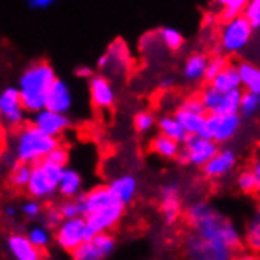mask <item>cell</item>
<instances>
[{
	"label": "cell",
	"mask_w": 260,
	"mask_h": 260,
	"mask_svg": "<svg viewBox=\"0 0 260 260\" xmlns=\"http://www.w3.org/2000/svg\"><path fill=\"white\" fill-rule=\"evenodd\" d=\"M185 218L192 227V232L201 235L215 246L231 252H235L241 248L243 237L237 225L211 204L205 201L191 204L185 210Z\"/></svg>",
	"instance_id": "obj_1"
},
{
	"label": "cell",
	"mask_w": 260,
	"mask_h": 260,
	"mask_svg": "<svg viewBox=\"0 0 260 260\" xmlns=\"http://www.w3.org/2000/svg\"><path fill=\"white\" fill-rule=\"evenodd\" d=\"M57 79V73L52 65L44 60L30 63L19 76L18 87L21 91V100L28 114L38 112L46 108V96Z\"/></svg>",
	"instance_id": "obj_2"
},
{
	"label": "cell",
	"mask_w": 260,
	"mask_h": 260,
	"mask_svg": "<svg viewBox=\"0 0 260 260\" xmlns=\"http://www.w3.org/2000/svg\"><path fill=\"white\" fill-rule=\"evenodd\" d=\"M58 145V137H52L32 123H27L18 129H13V136L10 139V153L14 161L34 166L48 158L49 153Z\"/></svg>",
	"instance_id": "obj_3"
},
{
	"label": "cell",
	"mask_w": 260,
	"mask_h": 260,
	"mask_svg": "<svg viewBox=\"0 0 260 260\" xmlns=\"http://www.w3.org/2000/svg\"><path fill=\"white\" fill-rule=\"evenodd\" d=\"M65 167L49 159H43L32 167V177L28 180L25 192L41 202H48L58 194V183Z\"/></svg>",
	"instance_id": "obj_4"
},
{
	"label": "cell",
	"mask_w": 260,
	"mask_h": 260,
	"mask_svg": "<svg viewBox=\"0 0 260 260\" xmlns=\"http://www.w3.org/2000/svg\"><path fill=\"white\" fill-rule=\"evenodd\" d=\"M252 24L244 14H240L234 19L222 22L218 44L225 55H238L248 48V44L252 40Z\"/></svg>",
	"instance_id": "obj_5"
},
{
	"label": "cell",
	"mask_w": 260,
	"mask_h": 260,
	"mask_svg": "<svg viewBox=\"0 0 260 260\" xmlns=\"http://www.w3.org/2000/svg\"><path fill=\"white\" fill-rule=\"evenodd\" d=\"M219 144L211 137H205L201 134H189L186 141L181 144V150L177 156V162L180 166H194L202 167L219 151Z\"/></svg>",
	"instance_id": "obj_6"
},
{
	"label": "cell",
	"mask_w": 260,
	"mask_h": 260,
	"mask_svg": "<svg viewBox=\"0 0 260 260\" xmlns=\"http://www.w3.org/2000/svg\"><path fill=\"white\" fill-rule=\"evenodd\" d=\"M27 111L21 100L19 87H5L0 93V115L5 128L18 129L27 121Z\"/></svg>",
	"instance_id": "obj_7"
},
{
	"label": "cell",
	"mask_w": 260,
	"mask_h": 260,
	"mask_svg": "<svg viewBox=\"0 0 260 260\" xmlns=\"http://www.w3.org/2000/svg\"><path fill=\"white\" fill-rule=\"evenodd\" d=\"M85 231L87 219L84 215L76 218H67L54 229V241L62 251L71 254L79 244L87 241Z\"/></svg>",
	"instance_id": "obj_8"
},
{
	"label": "cell",
	"mask_w": 260,
	"mask_h": 260,
	"mask_svg": "<svg viewBox=\"0 0 260 260\" xmlns=\"http://www.w3.org/2000/svg\"><path fill=\"white\" fill-rule=\"evenodd\" d=\"M241 114H208L207 115V129L208 137L225 145L232 142L241 129Z\"/></svg>",
	"instance_id": "obj_9"
},
{
	"label": "cell",
	"mask_w": 260,
	"mask_h": 260,
	"mask_svg": "<svg viewBox=\"0 0 260 260\" xmlns=\"http://www.w3.org/2000/svg\"><path fill=\"white\" fill-rule=\"evenodd\" d=\"M125 213V205L121 202H115L109 207H106L93 215L85 216L87 219V240H91L100 232H111L114 227L118 225L121 216Z\"/></svg>",
	"instance_id": "obj_10"
},
{
	"label": "cell",
	"mask_w": 260,
	"mask_h": 260,
	"mask_svg": "<svg viewBox=\"0 0 260 260\" xmlns=\"http://www.w3.org/2000/svg\"><path fill=\"white\" fill-rule=\"evenodd\" d=\"M159 211L166 224H175L183 215L181 188L177 181H167L159 188Z\"/></svg>",
	"instance_id": "obj_11"
},
{
	"label": "cell",
	"mask_w": 260,
	"mask_h": 260,
	"mask_svg": "<svg viewBox=\"0 0 260 260\" xmlns=\"http://www.w3.org/2000/svg\"><path fill=\"white\" fill-rule=\"evenodd\" d=\"M28 123H32L43 133L60 139V136L71 128V118L67 114H60L44 108L38 112L30 114Z\"/></svg>",
	"instance_id": "obj_12"
},
{
	"label": "cell",
	"mask_w": 260,
	"mask_h": 260,
	"mask_svg": "<svg viewBox=\"0 0 260 260\" xmlns=\"http://www.w3.org/2000/svg\"><path fill=\"white\" fill-rule=\"evenodd\" d=\"M131 58H129V51L128 46L125 44L123 40L117 38L112 41L106 52L98 57L96 60V68L101 71H112V73H125L129 68Z\"/></svg>",
	"instance_id": "obj_13"
},
{
	"label": "cell",
	"mask_w": 260,
	"mask_h": 260,
	"mask_svg": "<svg viewBox=\"0 0 260 260\" xmlns=\"http://www.w3.org/2000/svg\"><path fill=\"white\" fill-rule=\"evenodd\" d=\"M185 252L189 258L194 260H229L234 257L232 252L215 246L196 232L188 235L185 241Z\"/></svg>",
	"instance_id": "obj_14"
},
{
	"label": "cell",
	"mask_w": 260,
	"mask_h": 260,
	"mask_svg": "<svg viewBox=\"0 0 260 260\" xmlns=\"http://www.w3.org/2000/svg\"><path fill=\"white\" fill-rule=\"evenodd\" d=\"M88 93L95 109L109 111L115 103L114 85L104 74H95L93 78L88 79Z\"/></svg>",
	"instance_id": "obj_15"
},
{
	"label": "cell",
	"mask_w": 260,
	"mask_h": 260,
	"mask_svg": "<svg viewBox=\"0 0 260 260\" xmlns=\"http://www.w3.org/2000/svg\"><path fill=\"white\" fill-rule=\"evenodd\" d=\"M237 162L238 158L235 150H232L231 147H224L219 148L216 155L202 167V172L208 180H219L231 174L237 167Z\"/></svg>",
	"instance_id": "obj_16"
},
{
	"label": "cell",
	"mask_w": 260,
	"mask_h": 260,
	"mask_svg": "<svg viewBox=\"0 0 260 260\" xmlns=\"http://www.w3.org/2000/svg\"><path fill=\"white\" fill-rule=\"evenodd\" d=\"M78 201L81 204L84 216L93 215V213L118 202L115 199V196L111 192L108 185L106 186H95L87 192H82L81 196H78Z\"/></svg>",
	"instance_id": "obj_17"
},
{
	"label": "cell",
	"mask_w": 260,
	"mask_h": 260,
	"mask_svg": "<svg viewBox=\"0 0 260 260\" xmlns=\"http://www.w3.org/2000/svg\"><path fill=\"white\" fill-rule=\"evenodd\" d=\"M73 104H74V98H73L71 87L68 85L67 81L57 78L48 91V96H46V108L68 115L73 109Z\"/></svg>",
	"instance_id": "obj_18"
},
{
	"label": "cell",
	"mask_w": 260,
	"mask_h": 260,
	"mask_svg": "<svg viewBox=\"0 0 260 260\" xmlns=\"http://www.w3.org/2000/svg\"><path fill=\"white\" fill-rule=\"evenodd\" d=\"M5 246L14 260H40L43 257V251L28 240L27 234H10L5 240Z\"/></svg>",
	"instance_id": "obj_19"
},
{
	"label": "cell",
	"mask_w": 260,
	"mask_h": 260,
	"mask_svg": "<svg viewBox=\"0 0 260 260\" xmlns=\"http://www.w3.org/2000/svg\"><path fill=\"white\" fill-rule=\"evenodd\" d=\"M108 186H109L111 192L115 196L117 201L126 207L137 196V191H139V180H137V177L133 174H121V175L112 178L108 183Z\"/></svg>",
	"instance_id": "obj_20"
},
{
	"label": "cell",
	"mask_w": 260,
	"mask_h": 260,
	"mask_svg": "<svg viewBox=\"0 0 260 260\" xmlns=\"http://www.w3.org/2000/svg\"><path fill=\"white\" fill-rule=\"evenodd\" d=\"M210 57L204 52H194L191 54L183 65V78L191 84H197L205 79V71L208 65Z\"/></svg>",
	"instance_id": "obj_21"
},
{
	"label": "cell",
	"mask_w": 260,
	"mask_h": 260,
	"mask_svg": "<svg viewBox=\"0 0 260 260\" xmlns=\"http://www.w3.org/2000/svg\"><path fill=\"white\" fill-rule=\"evenodd\" d=\"M82 188H84L82 175L78 171H74L67 166L58 183V196L63 199H76L82 194Z\"/></svg>",
	"instance_id": "obj_22"
},
{
	"label": "cell",
	"mask_w": 260,
	"mask_h": 260,
	"mask_svg": "<svg viewBox=\"0 0 260 260\" xmlns=\"http://www.w3.org/2000/svg\"><path fill=\"white\" fill-rule=\"evenodd\" d=\"M174 115L181 123V126L186 129L188 134H201L208 137V129H207V115L204 114H196L191 111H186L183 108H178Z\"/></svg>",
	"instance_id": "obj_23"
},
{
	"label": "cell",
	"mask_w": 260,
	"mask_h": 260,
	"mask_svg": "<svg viewBox=\"0 0 260 260\" xmlns=\"http://www.w3.org/2000/svg\"><path fill=\"white\" fill-rule=\"evenodd\" d=\"M150 150L155 153L156 156L171 161V159H177L178 153L181 150V144L169 136L158 133L150 142Z\"/></svg>",
	"instance_id": "obj_24"
},
{
	"label": "cell",
	"mask_w": 260,
	"mask_h": 260,
	"mask_svg": "<svg viewBox=\"0 0 260 260\" xmlns=\"http://www.w3.org/2000/svg\"><path fill=\"white\" fill-rule=\"evenodd\" d=\"M237 68L241 79V88L244 91L260 93V67L243 60L237 63Z\"/></svg>",
	"instance_id": "obj_25"
},
{
	"label": "cell",
	"mask_w": 260,
	"mask_h": 260,
	"mask_svg": "<svg viewBox=\"0 0 260 260\" xmlns=\"http://www.w3.org/2000/svg\"><path fill=\"white\" fill-rule=\"evenodd\" d=\"M210 84L215 85L221 91H231V90L241 88V79H240L237 65L229 63Z\"/></svg>",
	"instance_id": "obj_26"
},
{
	"label": "cell",
	"mask_w": 260,
	"mask_h": 260,
	"mask_svg": "<svg viewBox=\"0 0 260 260\" xmlns=\"http://www.w3.org/2000/svg\"><path fill=\"white\" fill-rule=\"evenodd\" d=\"M158 129L159 133L166 134V136H169L172 137V139L178 141L180 144H183L186 141V137L189 136L186 133V129L181 126V123L177 120L175 115H162L158 118Z\"/></svg>",
	"instance_id": "obj_27"
},
{
	"label": "cell",
	"mask_w": 260,
	"mask_h": 260,
	"mask_svg": "<svg viewBox=\"0 0 260 260\" xmlns=\"http://www.w3.org/2000/svg\"><path fill=\"white\" fill-rule=\"evenodd\" d=\"M248 4H249V0H215V2H213V5H215L218 11V16L222 22L243 14Z\"/></svg>",
	"instance_id": "obj_28"
},
{
	"label": "cell",
	"mask_w": 260,
	"mask_h": 260,
	"mask_svg": "<svg viewBox=\"0 0 260 260\" xmlns=\"http://www.w3.org/2000/svg\"><path fill=\"white\" fill-rule=\"evenodd\" d=\"M243 243L246 244L252 252H260V207L255 210L251 219L246 222Z\"/></svg>",
	"instance_id": "obj_29"
},
{
	"label": "cell",
	"mask_w": 260,
	"mask_h": 260,
	"mask_svg": "<svg viewBox=\"0 0 260 260\" xmlns=\"http://www.w3.org/2000/svg\"><path fill=\"white\" fill-rule=\"evenodd\" d=\"M32 164L27 162H14L8 175V185L14 189H25L30 177H32Z\"/></svg>",
	"instance_id": "obj_30"
},
{
	"label": "cell",
	"mask_w": 260,
	"mask_h": 260,
	"mask_svg": "<svg viewBox=\"0 0 260 260\" xmlns=\"http://www.w3.org/2000/svg\"><path fill=\"white\" fill-rule=\"evenodd\" d=\"M199 96L202 98V101L205 104L208 114H218L219 112L221 103H222V96H224V91L218 90L215 85L207 84L201 91H199Z\"/></svg>",
	"instance_id": "obj_31"
},
{
	"label": "cell",
	"mask_w": 260,
	"mask_h": 260,
	"mask_svg": "<svg viewBox=\"0 0 260 260\" xmlns=\"http://www.w3.org/2000/svg\"><path fill=\"white\" fill-rule=\"evenodd\" d=\"M51 231H52V229H49L48 225H32L28 229L27 237L38 249L46 251L52 243L54 235L51 234Z\"/></svg>",
	"instance_id": "obj_32"
},
{
	"label": "cell",
	"mask_w": 260,
	"mask_h": 260,
	"mask_svg": "<svg viewBox=\"0 0 260 260\" xmlns=\"http://www.w3.org/2000/svg\"><path fill=\"white\" fill-rule=\"evenodd\" d=\"M158 35H159L161 44L172 52L180 51L183 48V44H185V38H183V35L174 27H161L158 30Z\"/></svg>",
	"instance_id": "obj_33"
},
{
	"label": "cell",
	"mask_w": 260,
	"mask_h": 260,
	"mask_svg": "<svg viewBox=\"0 0 260 260\" xmlns=\"http://www.w3.org/2000/svg\"><path fill=\"white\" fill-rule=\"evenodd\" d=\"M71 257L74 260H101V258H104L103 252L93 243V240H87L82 244H79V246L71 252Z\"/></svg>",
	"instance_id": "obj_34"
},
{
	"label": "cell",
	"mask_w": 260,
	"mask_h": 260,
	"mask_svg": "<svg viewBox=\"0 0 260 260\" xmlns=\"http://www.w3.org/2000/svg\"><path fill=\"white\" fill-rule=\"evenodd\" d=\"M235 185H237L238 191H241L243 194H257L258 183H257V177H255V172L252 171V167L251 169L241 171L237 175Z\"/></svg>",
	"instance_id": "obj_35"
},
{
	"label": "cell",
	"mask_w": 260,
	"mask_h": 260,
	"mask_svg": "<svg viewBox=\"0 0 260 260\" xmlns=\"http://www.w3.org/2000/svg\"><path fill=\"white\" fill-rule=\"evenodd\" d=\"M260 111V93H254V91H244L241 96V106H240V114L243 118H251Z\"/></svg>",
	"instance_id": "obj_36"
},
{
	"label": "cell",
	"mask_w": 260,
	"mask_h": 260,
	"mask_svg": "<svg viewBox=\"0 0 260 260\" xmlns=\"http://www.w3.org/2000/svg\"><path fill=\"white\" fill-rule=\"evenodd\" d=\"M241 96H243V88L224 91L222 103H221V108H219L218 114H237V112H240Z\"/></svg>",
	"instance_id": "obj_37"
},
{
	"label": "cell",
	"mask_w": 260,
	"mask_h": 260,
	"mask_svg": "<svg viewBox=\"0 0 260 260\" xmlns=\"http://www.w3.org/2000/svg\"><path fill=\"white\" fill-rule=\"evenodd\" d=\"M229 65V60H227V55L224 52H219V54H213L208 60V65H207V71H205V79L204 82L210 84L213 79L216 78V76Z\"/></svg>",
	"instance_id": "obj_38"
},
{
	"label": "cell",
	"mask_w": 260,
	"mask_h": 260,
	"mask_svg": "<svg viewBox=\"0 0 260 260\" xmlns=\"http://www.w3.org/2000/svg\"><path fill=\"white\" fill-rule=\"evenodd\" d=\"M133 125H134V131L137 134H147L155 128V125H158V120L155 118V115H153L151 112L141 111L134 115Z\"/></svg>",
	"instance_id": "obj_39"
},
{
	"label": "cell",
	"mask_w": 260,
	"mask_h": 260,
	"mask_svg": "<svg viewBox=\"0 0 260 260\" xmlns=\"http://www.w3.org/2000/svg\"><path fill=\"white\" fill-rule=\"evenodd\" d=\"M19 210H21V215L27 221H37L44 215L46 208L43 207L41 201H38V199H35V197H30V199H27V201H24L21 204Z\"/></svg>",
	"instance_id": "obj_40"
},
{
	"label": "cell",
	"mask_w": 260,
	"mask_h": 260,
	"mask_svg": "<svg viewBox=\"0 0 260 260\" xmlns=\"http://www.w3.org/2000/svg\"><path fill=\"white\" fill-rule=\"evenodd\" d=\"M91 240H93V243L100 248V251L103 252L104 258L111 257L114 254L115 248H117V240H115V237L111 232H100Z\"/></svg>",
	"instance_id": "obj_41"
},
{
	"label": "cell",
	"mask_w": 260,
	"mask_h": 260,
	"mask_svg": "<svg viewBox=\"0 0 260 260\" xmlns=\"http://www.w3.org/2000/svg\"><path fill=\"white\" fill-rule=\"evenodd\" d=\"M58 208H60V211H62L63 219L76 218V216L82 215V208H81V204L78 201V197H76V199H65V201L58 205Z\"/></svg>",
	"instance_id": "obj_42"
},
{
	"label": "cell",
	"mask_w": 260,
	"mask_h": 260,
	"mask_svg": "<svg viewBox=\"0 0 260 260\" xmlns=\"http://www.w3.org/2000/svg\"><path fill=\"white\" fill-rule=\"evenodd\" d=\"M243 14L249 19L254 30L260 28V0H249V4L244 8Z\"/></svg>",
	"instance_id": "obj_43"
},
{
	"label": "cell",
	"mask_w": 260,
	"mask_h": 260,
	"mask_svg": "<svg viewBox=\"0 0 260 260\" xmlns=\"http://www.w3.org/2000/svg\"><path fill=\"white\" fill-rule=\"evenodd\" d=\"M180 108L186 109V111H191V112H196V114H204L207 115L208 111L205 108V104L202 101V98L199 95H192V96H188L185 101L180 104Z\"/></svg>",
	"instance_id": "obj_44"
},
{
	"label": "cell",
	"mask_w": 260,
	"mask_h": 260,
	"mask_svg": "<svg viewBox=\"0 0 260 260\" xmlns=\"http://www.w3.org/2000/svg\"><path fill=\"white\" fill-rule=\"evenodd\" d=\"M46 159H49L58 166H62V167H67L68 162H70V150L67 147H63L62 144H60L58 147H55Z\"/></svg>",
	"instance_id": "obj_45"
},
{
	"label": "cell",
	"mask_w": 260,
	"mask_h": 260,
	"mask_svg": "<svg viewBox=\"0 0 260 260\" xmlns=\"http://www.w3.org/2000/svg\"><path fill=\"white\" fill-rule=\"evenodd\" d=\"M43 218H44V224L48 225L49 229H54L63 221V216H62V211H60V208L58 207H48L44 210V215H43Z\"/></svg>",
	"instance_id": "obj_46"
},
{
	"label": "cell",
	"mask_w": 260,
	"mask_h": 260,
	"mask_svg": "<svg viewBox=\"0 0 260 260\" xmlns=\"http://www.w3.org/2000/svg\"><path fill=\"white\" fill-rule=\"evenodd\" d=\"M54 4H55V0H27V7L34 11L49 10Z\"/></svg>",
	"instance_id": "obj_47"
},
{
	"label": "cell",
	"mask_w": 260,
	"mask_h": 260,
	"mask_svg": "<svg viewBox=\"0 0 260 260\" xmlns=\"http://www.w3.org/2000/svg\"><path fill=\"white\" fill-rule=\"evenodd\" d=\"M74 74H76V78H79V79H91L93 76L96 74L95 70L91 68L90 65H79L78 68L74 70Z\"/></svg>",
	"instance_id": "obj_48"
},
{
	"label": "cell",
	"mask_w": 260,
	"mask_h": 260,
	"mask_svg": "<svg viewBox=\"0 0 260 260\" xmlns=\"http://www.w3.org/2000/svg\"><path fill=\"white\" fill-rule=\"evenodd\" d=\"M252 171L255 172V177H257V183H258V188H257V196L260 197V148L255 151V155L252 158Z\"/></svg>",
	"instance_id": "obj_49"
},
{
	"label": "cell",
	"mask_w": 260,
	"mask_h": 260,
	"mask_svg": "<svg viewBox=\"0 0 260 260\" xmlns=\"http://www.w3.org/2000/svg\"><path fill=\"white\" fill-rule=\"evenodd\" d=\"M175 85V79L174 78H162L158 84V88L162 91H169L172 90V87Z\"/></svg>",
	"instance_id": "obj_50"
},
{
	"label": "cell",
	"mask_w": 260,
	"mask_h": 260,
	"mask_svg": "<svg viewBox=\"0 0 260 260\" xmlns=\"http://www.w3.org/2000/svg\"><path fill=\"white\" fill-rule=\"evenodd\" d=\"M18 211H21L19 208H16L13 204H8L7 207H5V216H8V218H14L18 215Z\"/></svg>",
	"instance_id": "obj_51"
}]
</instances>
